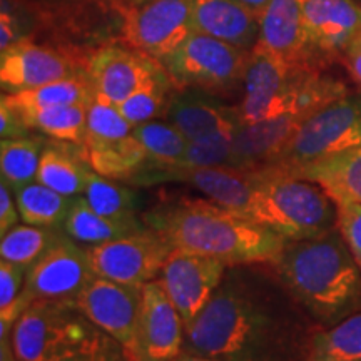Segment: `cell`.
Listing matches in <instances>:
<instances>
[{
  "label": "cell",
  "mask_w": 361,
  "mask_h": 361,
  "mask_svg": "<svg viewBox=\"0 0 361 361\" xmlns=\"http://www.w3.org/2000/svg\"><path fill=\"white\" fill-rule=\"evenodd\" d=\"M229 266L207 305L184 326L183 353L221 361H291V338L263 276Z\"/></svg>",
  "instance_id": "cell-1"
},
{
  "label": "cell",
  "mask_w": 361,
  "mask_h": 361,
  "mask_svg": "<svg viewBox=\"0 0 361 361\" xmlns=\"http://www.w3.org/2000/svg\"><path fill=\"white\" fill-rule=\"evenodd\" d=\"M142 221L173 251L209 256L228 266L274 264L288 243L278 233L207 197L159 202L142 214Z\"/></svg>",
  "instance_id": "cell-2"
},
{
  "label": "cell",
  "mask_w": 361,
  "mask_h": 361,
  "mask_svg": "<svg viewBox=\"0 0 361 361\" xmlns=\"http://www.w3.org/2000/svg\"><path fill=\"white\" fill-rule=\"evenodd\" d=\"M273 266L286 291L322 323L336 324L361 306V268L338 228L288 241Z\"/></svg>",
  "instance_id": "cell-3"
},
{
  "label": "cell",
  "mask_w": 361,
  "mask_h": 361,
  "mask_svg": "<svg viewBox=\"0 0 361 361\" xmlns=\"http://www.w3.org/2000/svg\"><path fill=\"white\" fill-rule=\"evenodd\" d=\"M256 178L266 202V228L286 241L324 236L338 224V204L318 184L264 166Z\"/></svg>",
  "instance_id": "cell-4"
},
{
  "label": "cell",
  "mask_w": 361,
  "mask_h": 361,
  "mask_svg": "<svg viewBox=\"0 0 361 361\" xmlns=\"http://www.w3.org/2000/svg\"><path fill=\"white\" fill-rule=\"evenodd\" d=\"M133 186L183 183L204 194L207 200L233 211L241 218L266 228V204L256 171L234 168H184L147 161L128 180Z\"/></svg>",
  "instance_id": "cell-5"
},
{
  "label": "cell",
  "mask_w": 361,
  "mask_h": 361,
  "mask_svg": "<svg viewBox=\"0 0 361 361\" xmlns=\"http://www.w3.org/2000/svg\"><path fill=\"white\" fill-rule=\"evenodd\" d=\"M246 62L245 49L192 30L161 64L178 89L194 87L219 94L243 82Z\"/></svg>",
  "instance_id": "cell-6"
},
{
  "label": "cell",
  "mask_w": 361,
  "mask_h": 361,
  "mask_svg": "<svg viewBox=\"0 0 361 361\" xmlns=\"http://www.w3.org/2000/svg\"><path fill=\"white\" fill-rule=\"evenodd\" d=\"M94 328L74 303L34 301L13 323L11 348L17 361H47Z\"/></svg>",
  "instance_id": "cell-7"
},
{
  "label": "cell",
  "mask_w": 361,
  "mask_h": 361,
  "mask_svg": "<svg viewBox=\"0 0 361 361\" xmlns=\"http://www.w3.org/2000/svg\"><path fill=\"white\" fill-rule=\"evenodd\" d=\"M353 147H361V92L338 99L306 119L291 142L269 166L295 169Z\"/></svg>",
  "instance_id": "cell-8"
},
{
  "label": "cell",
  "mask_w": 361,
  "mask_h": 361,
  "mask_svg": "<svg viewBox=\"0 0 361 361\" xmlns=\"http://www.w3.org/2000/svg\"><path fill=\"white\" fill-rule=\"evenodd\" d=\"M96 278L87 247L64 233L40 258L27 268L25 283L16 318L34 301H69L74 303L87 284Z\"/></svg>",
  "instance_id": "cell-9"
},
{
  "label": "cell",
  "mask_w": 361,
  "mask_h": 361,
  "mask_svg": "<svg viewBox=\"0 0 361 361\" xmlns=\"http://www.w3.org/2000/svg\"><path fill=\"white\" fill-rule=\"evenodd\" d=\"M192 30L189 0H147L124 8L119 42L161 62Z\"/></svg>",
  "instance_id": "cell-10"
},
{
  "label": "cell",
  "mask_w": 361,
  "mask_h": 361,
  "mask_svg": "<svg viewBox=\"0 0 361 361\" xmlns=\"http://www.w3.org/2000/svg\"><path fill=\"white\" fill-rule=\"evenodd\" d=\"M87 255L96 276L144 286L159 276L162 266L173 255V247L161 234L146 226L130 236L90 246Z\"/></svg>",
  "instance_id": "cell-11"
},
{
  "label": "cell",
  "mask_w": 361,
  "mask_h": 361,
  "mask_svg": "<svg viewBox=\"0 0 361 361\" xmlns=\"http://www.w3.org/2000/svg\"><path fill=\"white\" fill-rule=\"evenodd\" d=\"M74 305L90 323L119 341L128 358L133 355L142 305V286L96 276L84 288Z\"/></svg>",
  "instance_id": "cell-12"
},
{
  "label": "cell",
  "mask_w": 361,
  "mask_h": 361,
  "mask_svg": "<svg viewBox=\"0 0 361 361\" xmlns=\"http://www.w3.org/2000/svg\"><path fill=\"white\" fill-rule=\"evenodd\" d=\"M229 266L209 256L173 251L157 281L168 293L184 326L192 322L218 290Z\"/></svg>",
  "instance_id": "cell-13"
},
{
  "label": "cell",
  "mask_w": 361,
  "mask_h": 361,
  "mask_svg": "<svg viewBox=\"0 0 361 361\" xmlns=\"http://www.w3.org/2000/svg\"><path fill=\"white\" fill-rule=\"evenodd\" d=\"M184 322L168 293L154 279L142 286L137 335L128 361H173L183 353Z\"/></svg>",
  "instance_id": "cell-14"
},
{
  "label": "cell",
  "mask_w": 361,
  "mask_h": 361,
  "mask_svg": "<svg viewBox=\"0 0 361 361\" xmlns=\"http://www.w3.org/2000/svg\"><path fill=\"white\" fill-rule=\"evenodd\" d=\"M85 71L72 54L20 39L0 56V84L7 94L40 87Z\"/></svg>",
  "instance_id": "cell-15"
},
{
  "label": "cell",
  "mask_w": 361,
  "mask_h": 361,
  "mask_svg": "<svg viewBox=\"0 0 361 361\" xmlns=\"http://www.w3.org/2000/svg\"><path fill=\"white\" fill-rule=\"evenodd\" d=\"M164 67L157 59L124 45H104L87 59V72L96 96L119 106L146 85Z\"/></svg>",
  "instance_id": "cell-16"
},
{
  "label": "cell",
  "mask_w": 361,
  "mask_h": 361,
  "mask_svg": "<svg viewBox=\"0 0 361 361\" xmlns=\"http://www.w3.org/2000/svg\"><path fill=\"white\" fill-rule=\"evenodd\" d=\"M314 57L341 56L361 35V6L355 0H300Z\"/></svg>",
  "instance_id": "cell-17"
},
{
  "label": "cell",
  "mask_w": 361,
  "mask_h": 361,
  "mask_svg": "<svg viewBox=\"0 0 361 361\" xmlns=\"http://www.w3.org/2000/svg\"><path fill=\"white\" fill-rule=\"evenodd\" d=\"M164 116L189 141L219 133H236L243 124L238 107L228 106L207 90L194 87L173 94Z\"/></svg>",
  "instance_id": "cell-18"
},
{
  "label": "cell",
  "mask_w": 361,
  "mask_h": 361,
  "mask_svg": "<svg viewBox=\"0 0 361 361\" xmlns=\"http://www.w3.org/2000/svg\"><path fill=\"white\" fill-rule=\"evenodd\" d=\"M256 44L293 66L318 69L300 0H271L259 20V39Z\"/></svg>",
  "instance_id": "cell-19"
},
{
  "label": "cell",
  "mask_w": 361,
  "mask_h": 361,
  "mask_svg": "<svg viewBox=\"0 0 361 361\" xmlns=\"http://www.w3.org/2000/svg\"><path fill=\"white\" fill-rule=\"evenodd\" d=\"M305 117L284 114L259 123L241 124L233 135L231 168L252 171L269 166L291 142Z\"/></svg>",
  "instance_id": "cell-20"
},
{
  "label": "cell",
  "mask_w": 361,
  "mask_h": 361,
  "mask_svg": "<svg viewBox=\"0 0 361 361\" xmlns=\"http://www.w3.org/2000/svg\"><path fill=\"white\" fill-rule=\"evenodd\" d=\"M192 25L197 32L252 49L259 39V20L236 0H189Z\"/></svg>",
  "instance_id": "cell-21"
},
{
  "label": "cell",
  "mask_w": 361,
  "mask_h": 361,
  "mask_svg": "<svg viewBox=\"0 0 361 361\" xmlns=\"http://www.w3.org/2000/svg\"><path fill=\"white\" fill-rule=\"evenodd\" d=\"M281 171L318 184L336 204L340 202L361 204V147L333 152L300 168Z\"/></svg>",
  "instance_id": "cell-22"
},
{
  "label": "cell",
  "mask_w": 361,
  "mask_h": 361,
  "mask_svg": "<svg viewBox=\"0 0 361 361\" xmlns=\"http://www.w3.org/2000/svg\"><path fill=\"white\" fill-rule=\"evenodd\" d=\"M45 144L37 180L44 186L69 197L82 196L87 186L90 164L87 149L82 144Z\"/></svg>",
  "instance_id": "cell-23"
},
{
  "label": "cell",
  "mask_w": 361,
  "mask_h": 361,
  "mask_svg": "<svg viewBox=\"0 0 361 361\" xmlns=\"http://www.w3.org/2000/svg\"><path fill=\"white\" fill-rule=\"evenodd\" d=\"M144 228H146V224H144L142 218L134 221L106 218V216L94 211L89 206V202L84 200V196H78L72 201L62 231L79 245L90 247L130 236V234L142 231Z\"/></svg>",
  "instance_id": "cell-24"
},
{
  "label": "cell",
  "mask_w": 361,
  "mask_h": 361,
  "mask_svg": "<svg viewBox=\"0 0 361 361\" xmlns=\"http://www.w3.org/2000/svg\"><path fill=\"white\" fill-rule=\"evenodd\" d=\"M94 96H96V90L90 84L87 72L84 71L67 79L40 85V87L4 94L0 102L12 107L13 111L24 112L57 106H72V104H89Z\"/></svg>",
  "instance_id": "cell-25"
},
{
  "label": "cell",
  "mask_w": 361,
  "mask_h": 361,
  "mask_svg": "<svg viewBox=\"0 0 361 361\" xmlns=\"http://www.w3.org/2000/svg\"><path fill=\"white\" fill-rule=\"evenodd\" d=\"M90 168L106 178L128 180L147 162V152L133 134L117 141L85 142Z\"/></svg>",
  "instance_id": "cell-26"
},
{
  "label": "cell",
  "mask_w": 361,
  "mask_h": 361,
  "mask_svg": "<svg viewBox=\"0 0 361 361\" xmlns=\"http://www.w3.org/2000/svg\"><path fill=\"white\" fill-rule=\"evenodd\" d=\"M301 361H361V313L313 335Z\"/></svg>",
  "instance_id": "cell-27"
},
{
  "label": "cell",
  "mask_w": 361,
  "mask_h": 361,
  "mask_svg": "<svg viewBox=\"0 0 361 361\" xmlns=\"http://www.w3.org/2000/svg\"><path fill=\"white\" fill-rule=\"evenodd\" d=\"M22 223L62 229L74 197L54 191L39 180L13 191Z\"/></svg>",
  "instance_id": "cell-28"
},
{
  "label": "cell",
  "mask_w": 361,
  "mask_h": 361,
  "mask_svg": "<svg viewBox=\"0 0 361 361\" xmlns=\"http://www.w3.org/2000/svg\"><path fill=\"white\" fill-rule=\"evenodd\" d=\"M87 106L89 104H72V106L24 111L19 114L29 129L40 130L56 141L84 146L87 135Z\"/></svg>",
  "instance_id": "cell-29"
},
{
  "label": "cell",
  "mask_w": 361,
  "mask_h": 361,
  "mask_svg": "<svg viewBox=\"0 0 361 361\" xmlns=\"http://www.w3.org/2000/svg\"><path fill=\"white\" fill-rule=\"evenodd\" d=\"M84 200L99 214L117 221L139 219V196L133 188L121 184V180L106 178L90 169Z\"/></svg>",
  "instance_id": "cell-30"
},
{
  "label": "cell",
  "mask_w": 361,
  "mask_h": 361,
  "mask_svg": "<svg viewBox=\"0 0 361 361\" xmlns=\"http://www.w3.org/2000/svg\"><path fill=\"white\" fill-rule=\"evenodd\" d=\"M45 142L39 137L2 139L0 142V171L12 191L37 180Z\"/></svg>",
  "instance_id": "cell-31"
},
{
  "label": "cell",
  "mask_w": 361,
  "mask_h": 361,
  "mask_svg": "<svg viewBox=\"0 0 361 361\" xmlns=\"http://www.w3.org/2000/svg\"><path fill=\"white\" fill-rule=\"evenodd\" d=\"M64 234L62 229L40 228L32 224H17L11 231L0 236V256L11 263L29 268L40 258L59 238Z\"/></svg>",
  "instance_id": "cell-32"
},
{
  "label": "cell",
  "mask_w": 361,
  "mask_h": 361,
  "mask_svg": "<svg viewBox=\"0 0 361 361\" xmlns=\"http://www.w3.org/2000/svg\"><path fill=\"white\" fill-rule=\"evenodd\" d=\"M133 135L147 152V161L178 166L183 161L189 139L171 123L147 121L134 126Z\"/></svg>",
  "instance_id": "cell-33"
},
{
  "label": "cell",
  "mask_w": 361,
  "mask_h": 361,
  "mask_svg": "<svg viewBox=\"0 0 361 361\" xmlns=\"http://www.w3.org/2000/svg\"><path fill=\"white\" fill-rule=\"evenodd\" d=\"M173 85V80L164 69L146 85L135 90L133 96L121 102L117 109L133 126L156 119V117L166 114L171 97H173L171 96Z\"/></svg>",
  "instance_id": "cell-34"
},
{
  "label": "cell",
  "mask_w": 361,
  "mask_h": 361,
  "mask_svg": "<svg viewBox=\"0 0 361 361\" xmlns=\"http://www.w3.org/2000/svg\"><path fill=\"white\" fill-rule=\"evenodd\" d=\"M47 361H128L124 346L97 326Z\"/></svg>",
  "instance_id": "cell-35"
},
{
  "label": "cell",
  "mask_w": 361,
  "mask_h": 361,
  "mask_svg": "<svg viewBox=\"0 0 361 361\" xmlns=\"http://www.w3.org/2000/svg\"><path fill=\"white\" fill-rule=\"evenodd\" d=\"M134 126L121 114L117 106L94 96L87 106V135L85 142L117 141L133 134ZM84 142V144H85Z\"/></svg>",
  "instance_id": "cell-36"
},
{
  "label": "cell",
  "mask_w": 361,
  "mask_h": 361,
  "mask_svg": "<svg viewBox=\"0 0 361 361\" xmlns=\"http://www.w3.org/2000/svg\"><path fill=\"white\" fill-rule=\"evenodd\" d=\"M234 133H219L189 141L178 166L184 168H231Z\"/></svg>",
  "instance_id": "cell-37"
},
{
  "label": "cell",
  "mask_w": 361,
  "mask_h": 361,
  "mask_svg": "<svg viewBox=\"0 0 361 361\" xmlns=\"http://www.w3.org/2000/svg\"><path fill=\"white\" fill-rule=\"evenodd\" d=\"M336 228L361 268V204L358 202H340L338 204Z\"/></svg>",
  "instance_id": "cell-38"
},
{
  "label": "cell",
  "mask_w": 361,
  "mask_h": 361,
  "mask_svg": "<svg viewBox=\"0 0 361 361\" xmlns=\"http://www.w3.org/2000/svg\"><path fill=\"white\" fill-rule=\"evenodd\" d=\"M20 221L22 218L12 188L2 179V183H0V236H4L17 224H20Z\"/></svg>",
  "instance_id": "cell-39"
},
{
  "label": "cell",
  "mask_w": 361,
  "mask_h": 361,
  "mask_svg": "<svg viewBox=\"0 0 361 361\" xmlns=\"http://www.w3.org/2000/svg\"><path fill=\"white\" fill-rule=\"evenodd\" d=\"M29 128L24 123L19 112L0 102V135L2 139H22L29 137Z\"/></svg>",
  "instance_id": "cell-40"
},
{
  "label": "cell",
  "mask_w": 361,
  "mask_h": 361,
  "mask_svg": "<svg viewBox=\"0 0 361 361\" xmlns=\"http://www.w3.org/2000/svg\"><path fill=\"white\" fill-rule=\"evenodd\" d=\"M20 39L19 22L16 20L12 12L6 11V7H4L2 16H0V49H2V52L11 45L19 42Z\"/></svg>",
  "instance_id": "cell-41"
},
{
  "label": "cell",
  "mask_w": 361,
  "mask_h": 361,
  "mask_svg": "<svg viewBox=\"0 0 361 361\" xmlns=\"http://www.w3.org/2000/svg\"><path fill=\"white\" fill-rule=\"evenodd\" d=\"M341 61L350 72L351 79L361 85V35L341 54Z\"/></svg>",
  "instance_id": "cell-42"
},
{
  "label": "cell",
  "mask_w": 361,
  "mask_h": 361,
  "mask_svg": "<svg viewBox=\"0 0 361 361\" xmlns=\"http://www.w3.org/2000/svg\"><path fill=\"white\" fill-rule=\"evenodd\" d=\"M236 2L241 4L243 7H246L256 19L261 20L263 13L266 12V8L271 4V0H236Z\"/></svg>",
  "instance_id": "cell-43"
},
{
  "label": "cell",
  "mask_w": 361,
  "mask_h": 361,
  "mask_svg": "<svg viewBox=\"0 0 361 361\" xmlns=\"http://www.w3.org/2000/svg\"><path fill=\"white\" fill-rule=\"evenodd\" d=\"M173 361H221L214 358H207V356H200V355H191V353H180L178 358Z\"/></svg>",
  "instance_id": "cell-44"
},
{
  "label": "cell",
  "mask_w": 361,
  "mask_h": 361,
  "mask_svg": "<svg viewBox=\"0 0 361 361\" xmlns=\"http://www.w3.org/2000/svg\"><path fill=\"white\" fill-rule=\"evenodd\" d=\"M112 4H114V6L119 8L121 12L124 11V8H128V7H133V6H139V4H142V2H147V0H111Z\"/></svg>",
  "instance_id": "cell-45"
},
{
  "label": "cell",
  "mask_w": 361,
  "mask_h": 361,
  "mask_svg": "<svg viewBox=\"0 0 361 361\" xmlns=\"http://www.w3.org/2000/svg\"><path fill=\"white\" fill-rule=\"evenodd\" d=\"M358 4H360V6H361V0H358Z\"/></svg>",
  "instance_id": "cell-46"
}]
</instances>
